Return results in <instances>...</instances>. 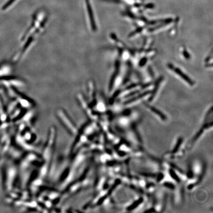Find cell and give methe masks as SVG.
Instances as JSON below:
<instances>
[{
    "label": "cell",
    "mask_w": 213,
    "mask_h": 213,
    "mask_svg": "<svg viewBox=\"0 0 213 213\" xmlns=\"http://www.w3.org/2000/svg\"><path fill=\"white\" fill-rule=\"evenodd\" d=\"M119 61H117L116 62V70L115 72L113 74V75L112 76V78H111V81L109 85V91H112V89L113 88V85H114V82H115V80L116 79L117 77V75L119 73Z\"/></svg>",
    "instance_id": "cell-4"
},
{
    "label": "cell",
    "mask_w": 213,
    "mask_h": 213,
    "mask_svg": "<svg viewBox=\"0 0 213 213\" xmlns=\"http://www.w3.org/2000/svg\"><path fill=\"white\" fill-rule=\"evenodd\" d=\"M168 67L169 69H171V70L173 71V72H174L176 74L178 75V76L181 77V78H182L183 80L186 81L189 85H192V86L194 85V81H193L188 76H186V74H185V73H183L179 68L173 66V65H172L171 63H169L168 64Z\"/></svg>",
    "instance_id": "cell-2"
},
{
    "label": "cell",
    "mask_w": 213,
    "mask_h": 213,
    "mask_svg": "<svg viewBox=\"0 0 213 213\" xmlns=\"http://www.w3.org/2000/svg\"><path fill=\"white\" fill-rule=\"evenodd\" d=\"M142 202H143V199H142V198H140L138 200L136 201V202L134 203L131 205V206L129 207L127 210L129 211L133 210L134 208H136L137 207L139 204H140Z\"/></svg>",
    "instance_id": "cell-8"
},
{
    "label": "cell",
    "mask_w": 213,
    "mask_h": 213,
    "mask_svg": "<svg viewBox=\"0 0 213 213\" xmlns=\"http://www.w3.org/2000/svg\"><path fill=\"white\" fill-rule=\"evenodd\" d=\"M86 1V5H87V9L88 11V18H89V23L91 25V30L93 31H95L97 30V26H96V23L95 21L94 17V14H93V11L92 9L91 5L90 4L89 0H85Z\"/></svg>",
    "instance_id": "cell-3"
},
{
    "label": "cell",
    "mask_w": 213,
    "mask_h": 213,
    "mask_svg": "<svg viewBox=\"0 0 213 213\" xmlns=\"http://www.w3.org/2000/svg\"><path fill=\"white\" fill-rule=\"evenodd\" d=\"M149 93H150V91H145L144 92H143V93H141L140 94L138 95L135 96V97H133L132 98L130 99H128L127 101H126L124 102V104H129L132 103L133 102L136 101L137 100H139V99H140L141 98H142L143 97L146 96V95L148 94Z\"/></svg>",
    "instance_id": "cell-5"
},
{
    "label": "cell",
    "mask_w": 213,
    "mask_h": 213,
    "mask_svg": "<svg viewBox=\"0 0 213 213\" xmlns=\"http://www.w3.org/2000/svg\"><path fill=\"white\" fill-rule=\"evenodd\" d=\"M15 1L16 0H9L8 2H7V3H5V5H4L3 8H2V10H6L7 8H8V7L11 6Z\"/></svg>",
    "instance_id": "cell-10"
},
{
    "label": "cell",
    "mask_w": 213,
    "mask_h": 213,
    "mask_svg": "<svg viewBox=\"0 0 213 213\" xmlns=\"http://www.w3.org/2000/svg\"><path fill=\"white\" fill-rule=\"evenodd\" d=\"M171 175L172 177H173V178L176 181H178V182H179L180 179H179V178H178L177 175H176V174L174 172L172 171V170L171 171Z\"/></svg>",
    "instance_id": "cell-12"
},
{
    "label": "cell",
    "mask_w": 213,
    "mask_h": 213,
    "mask_svg": "<svg viewBox=\"0 0 213 213\" xmlns=\"http://www.w3.org/2000/svg\"><path fill=\"white\" fill-rule=\"evenodd\" d=\"M57 116L64 127L68 130V131L72 134V135H75L78 132L77 127L72 122L69 116L66 115L65 112L62 110H59L57 113Z\"/></svg>",
    "instance_id": "cell-1"
},
{
    "label": "cell",
    "mask_w": 213,
    "mask_h": 213,
    "mask_svg": "<svg viewBox=\"0 0 213 213\" xmlns=\"http://www.w3.org/2000/svg\"><path fill=\"white\" fill-rule=\"evenodd\" d=\"M183 55H184V56L186 58H188V59H189V57H190V56H189V54L187 51H186V49H184V50H183Z\"/></svg>",
    "instance_id": "cell-15"
},
{
    "label": "cell",
    "mask_w": 213,
    "mask_h": 213,
    "mask_svg": "<svg viewBox=\"0 0 213 213\" xmlns=\"http://www.w3.org/2000/svg\"><path fill=\"white\" fill-rule=\"evenodd\" d=\"M16 79V78L12 76H3L0 77V81H11Z\"/></svg>",
    "instance_id": "cell-9"
},
{
    "label": "cell",
    "mask_w": 213,
    "mask_h": 213,
    "mask_svg": "<svg viewBox=\"0 0 213 213\" xmlns=\"http://www.w3.org/2000/svg\"><path fill=\"white\" fill-rule=\"evenodd\" d=\"M147 7L148 8H152L154 7V5L152 4H148L147 5Z\"/></svg>",
    "instance_id": "cell-16"
},
{
    "label": "cell",
    "mask_w": 213,
    "mask_h": 213,
    "mask_svg": "<svg viewBox=\"0 0 213 213\" xmlns=\"http://www.w3.org/2000/svg\"><path fill=\"white\" fill-rule=\"evenodd\" d=\"M181 142H182V139H180L179 140H178V143L176 145L175 148H174V150H173V152H175L178 151V148H179L180 146L181 145Z\"/></svg>",
    "instance_id": "cell-11"
},
{
    "label": "cell",
    "mask_w": 213,
    "mask_h": 213,
    "mask_svg": "<svg viewBox=\"0 0 213 213\" xmlns=\"http://www.w3.org/2000/svg\"><path fill=\"white\" fill-rule=\"evenodd\" d=\"M1 65H0V67H1Z\"/></svg>",
    "instance_id": "cell-17"
},
{
    "label": "cell",
    "mask_w": 213,
    "mask_h": 213,
    "mask_svg": "<svg viewBox=\"0 0 213 213\" xmlns=\"http://www.w3.org/2000/svg\"><path fill=\"white\" fill-rule=\"evenodd\" d=\"M147 58H143V59L140 62V66H142L144 65L146 63V62H147Z\"/></svg>",
    "instance_id": "cell-14"
},
{
    "label": "cell",
    "mask_w": 213,
    "mask_h": 213,
    "mask_svg": "<svg viewBox=\"0 0 213 213\" xmlns=\"http://www.w3.org/2000/svg\"><path fill=\"white\" fill-rule=\"evenodd\" d=\"M145 105L146 106H147L148 109H150L152 112H154L155 114H157L158 116H159L162 118L163 120H166V117L165 116V115H164L162 112H161V111L158 110L157 109V108H154V107H153V106H151L149 105L148 104H145Z\"/></svg>",
    "instance_id": "cell-6"
},
{
    "label": "cell",
    "mask_w": 213,
    "mask_h": 213,
    "mask_svg": "<svg viewBox=\"0 0 213 213\" xmlns=\"http://www.w3.org/2000/svg\"><path fill=\"white\" fill-rule=\"evenodd\" d=\"M162 80H163V78L161 77V78H159V80H158V81H157V83L155 84V87H154V91H152L151 97H150V101H151L154 98V97L155 96V94H157V91H158V89L159 88V85H160L161 82Z\"/></svg>",
    "instance_id": "cell-7"
},
{
    "label": "cell",
    "mask_w": 213,
    "mask_h": 213,
    "mask_svg": "<svg viewBox=\"0 0 213 213\" xmlns=\"http://www.w3.org/2000/svg\"><path fill=\"white\" fill-rule=\"evenodd\" d=\"M137 85L138 84H131V85H129V86L126 87L125 88V90H129V89H132L133 88H134L135 87H136Z\"/></svg>",
    "instance_id": "cell-13"
}]
</instances>
